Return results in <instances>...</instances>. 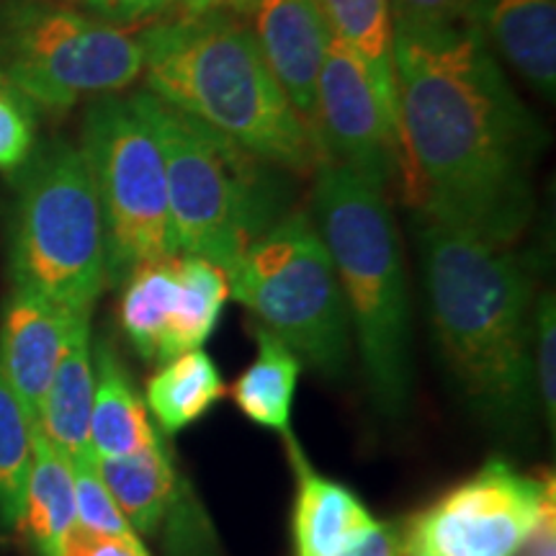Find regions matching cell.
Listing matches in <instances>:
<instances>
[{"mask_svg":"<svg viewBox=\"0 0 556 556\" xmlns=\"http://www.w3.org/2000/svg\"><path fill=\"white\" fill-rule=\"evenodd\" d=\"M394 78L407 206L510 248L533 214L544 124L467 21L394 26Z\"/></svg>","mask_w":556,"mask_h":556,"instance_id":"1","label":"cell"},{"mask_svg":"<svg viewBox=\"0 0 556 556\" xmlns=\"http://www.w3.org/2000/svg\"><path fill=\"white\" fill-rule=\"evenodd\" d=\"M430 328L467 405L510 435L531 433L533 278L528 263L469 229L413 219Z\"/></svg>","mask_w":556,"mask_h":556,"instance_id":"2","label":"cell"},{"mask_svg":"<svg viewBox=\"0 0 556 556\" xmlns=\"http://www.w3.org/2000/svg\"><path fill=\"white\" fill-rule=\"evenodd\" d=\"M144 90L283 173L312 176L317 137L263 60L245 16H165L137 31Z\"/></svg>","mask_w":556,"mask_h":556,"instance_id":"3","label":"cell"},{"mask_svg":"<svg viewBox=\"0 0 556 556\" xmlns=\"http://www.w3.org/2000/svg\"><path fill=\"white\" fill-rule=\"evenodd\" d=\"M312 212L343 289L351 330L377 409L400 417L413 389V325L405 255L384 189L356 170L323 160Z\"/></svg>","mask_w":556,"mask_h":556,"instance_id":"4","label":"cell"},{"mask_svg":"<svg viewBox=\"0 0 556 556\" xmlns=\"http://www.w3.org/2000/svg\"><path fill=\"white\" fill-rule=\"evenodd\" d=\"M129 101L160 144L178 255H197L229 276L248 248L291 212L283 170L150 90H135Z\"/></svg>","mask_w":556,"mask_h":556,"instance_id":"5","label":"cell"},{"mask_svg":"<svg viewBox=\"0 0 556 556\" xmlns=\"http://www.w3.org/2000/svg\"><path fill=\"white\" fill-rule=\"evenodd\" d=\"M11 180L5 240L11 287L93 315L106 289V245L99 197L80 148L47 139Z\"/></svg>","mask_w":556,"mask_h":556,"instance_id":"6","label":"cell"},{"mask_svg":"<svg viewBox=\"0 0 556 556\" xmlns=\"http://www.w3.org/2000/svg\"><path fill=\"white\" fill-rule=\"evenodd\" d=\"M229 296L283 340L302 364L343 377L351 361V317L338 270L309 212L291 208L261 235L227 276Z\"/></svg>","mask_w":556,"mask_h":556,"instance_id":"7","label":"cell"},{"mask_svg":"<svg viewBox=\"0 0 556 556\" xmlns=\"http://www.w3.org/2000/svg\"><path fill=\"white\" fill-rule=\"evenodd\" d=\"M137 31L47 0L0 3V80L34 109L70 111L142 78Z\"/></svg>","mask_w":556,"mask_h":556,"instance_id":"8","label":"cell"},{"mask_svg":"<svg viewBox=\"0 0 556 556\" xmlns=\"http://www.w3.org/2000/svg\"><path fill=\"white\" fill-rule=\"evenodd\" d=\"M80 152L101 206L106 287H122L144 263L176 258L163 155L155 131L129 96L90 99Z\"/></svg>","mask_w":556,"mask_h":556,"instance_id":"9","label":"cell"},{"mask_svg":"<svg viewBox=\"0 0 556 556\" xmlns=\"http://www.w3.org/2000/svg\"><path fill=\"white\" fill-rule=\"evenodd\" d=\"M552 497V477L533 479L492 458L409 520L402 556H516Z\"/></svg>","mask_w":556,"mask_h":556,"instance_id":"10","label":"cell"},{"mask_svg":"<svg viewBox=\"0 0 556 556\" xmlns=\"http://www.w3.org/2000/svg\"><path fill=\"white\" fill-rule=\"evenodd\" d=\"M315 135L325 160L387 189L400 176L397 122L366 67L332 37L317 78Z\"/></svg>","mask_w":556,"mask_h":556,"instance_id":"11","label":"cell"},{"mask_svg":"<svg viewBox=\"0 0 556 556\" xmlns=\"http://www.w3.org/2000/svg\"><path fill=\"white\" fill-rule=\"evenodd\" d=\"M248 18L268 70L315 135L317 78L332 41L317 0H253Z\"/></svg>","mask_w":556,"mask_h":556,"instance_id":"12","label":"cell"},{"mask_svg":"<svg viewBox=\"0 0 556 556\" xmlns=\"http://www.w3.org/2000/svg\"><path fill=\"white\" fill-rule=\"evenodd\" d=\"M78 315L50 302L37 291L11 287L0 309V366L13 392L37 426L41 402L65 351L67 336Z\"/></svg>","mask_w":556,"mask_h":556,"instance_id":"13","label":"cell"},{"mask_svg":"<svg viewBox=\"0 0 556 556\" xmlns=\"http://www.w3.org/2000/svg\"><path fill=\"white\" fill-rule=\"evenodd\" d=\"M464 21L497 60L552 101L556 93V0H475Z\"/></svg>","mask_w":556,"mask_h":556,"instance_id":"14","label":"cell"},{"mask_svg":"<svg viewBox=\"0 0 556 556\" xmlns=\"http://www.w3.org/2000/svg\"><path fill=\"white\" fill-rule=\"evenodd\" d=\"M99 475L139 536L155 539L191 503L163 441L131 456H96Z\"/></svg>","mask_w":556,"mask_h":556,"instance_id":"15","label":"cell"},{"mask_svg":"<svg viewBox=\"0 0 556 556\" xmlns=\"http://www.w3.org/2000/svg\"><path fill=\"white\" fill-rule=\"evenodd\" d=\"M287 438L299 482L294 507L296 556H338L348 544L371 531L379 520L348 486L317 475L302 456L294 438Z\"/></svg>","mask_w":556,"mask_h":556,"instance_id":"16","label":"cell"},{"mask_svg":"<svg viewBox=\"0 0 556 556\" xmlns=\"http://www.w3.org/2000/svg\"><path fill=\"white\" fill-rule=\"evenodd\" d=\"M96 392L90 409V448L96 456H131L160 441L144 397L109 338L93 340Z\"/></svg>","mask_w":556,"mask_h":556,"instance_id":"17","label":"cell"},{"mask_svg":"<svg viewBox=\"0 0 556 556\" xmlns=\"http://www.w3.org/2000/svg\"><path fill=\"white\" fill-rule=\"evenodd\" d=\"M96 368L90 315H78L70 330L65 351L41 402L37 428L67 458L88 454L90 409H93Z\"/></svg>","mask_w":556,"mask_h":556,"instance_id":"18","label":"cell"},{"mask_svg":"<svg viewBox=\"0 0 556 556\" xmlns=\"http://www.w3.org/2000/svg\"><path fill=\"white\" fill-rule=\"evenodd\" d=\"M75 528V479L70 458L34 426L31 469L16 531L37 556H60Z\"/></svg>","mask_w":556,"mask_h":556,"instance_id":"19","label":"cell"},{"mask_svg":"<svg viewBox=\"0 0 556 556\" xmlns=\"http://www.w3.org/2000/svg\"><path fill=\"white\" fill-rule=\"evenodd\" d=\"M317 5L332 37L361 60L389 114L397 122L392 0H317Z\"/></svg>","mask_w":556,"mask_h":556,"instance_id":"20","label":"cell"},{"mask_svg":"<svg viewBox=\"0 0 556 556\" xmlns=\"http://www.w3.org/2000/svg\"><path fill=\"white\" fill-rule=\"evenodd\" d=\"M225 397V381L206 351H186L165 361L144 387V405L163 433L176 435Z\"/></svg>","mask_w":556,"mask_h":556,"instance_id":"21","label":"cell"},{"mask_svg":"<svg viewBox=\"0 0 556 556\" xmlns=\"http://www.w3.org/2000/svg\"><path fill=\"white\" fill-rule=\"evenodd\" d=\"M255 343H258V356L235 381L232 400L253 422L291 435V405H294L302 361L283 340L261 325L255 328Z\"/></svg>","mask_w":556,"mask_h":556,"instance_id":"22","label":"cell"},{"mask_svg":"<svg viewBox=\"0 0 556 556\" xmlns=\"http://www.w3.org/2000/svg\"><path fill=\"white\" fill-rule=\"evenodd\" d=\"M122 289L119 325L124 336L144 361H157L160 345L168 336L178 309V255L168 261L144 263L131 270Z\"/></svg>","mask_w":556,"mask_h":556,"instance_id":"23","label":"cell"},{"mask_svg":"<svg viewBox=\"0 0 556 556\" xmlns=\"http://www.w3.org/2000/svg\"><path fill=\"white\" fill-rule=\"evenodd\" d=\"M180 296L168 336L160 345L157 361H170L186 351H197L217 328L229 299L225 270L197 255H178Z\"/></svg>","mask_w":556,"mask_h":556,"instance_id":"24","label":"cell"},{"mask_svg":"<svg viewBox=\"0 0 556 556\" xmlns=\"http://www.w3.org/2000/svg\"><path fill=\"white\" fill-rule=\"evenodd\" d=\"M34 426L0 366V531H16L31 469Z\"/></svg>","mask_w":556,"mask_h":556,"instance_id":"25","label":"cell"},{"mask_svg":"<svg viewBox=\"0 0 556 556\" xmlns=\"http://www.w3.org/2000/svg\"><path fill=\"white\" fill-rule=\"evenodd\" d=\"M70 467L75 479V526L99 536L131 541V544L142 541L124 518L116 500L111 497L109 486L103 484L93 451L70 458Z\"/></svg>","mask_w":556,"mask_h":556,"instance_id":"26","label":"cell"},{"mask_svg":"<svg viewBox=\"0 0 556 556\" xmlns=\"http://www.w3.org/2000/svg\"><path fill=\"white\" fill-rule=\"evenodd\" d=\"M37 109L16 88L0 80V173L13 178L37 148Z\"/></svg>","mask_w":556,"mask_h":556,"instance_id":"27","label":"cell"},{"mask_svg":"<svg viewBox=\"0 0 556 556\" xmlns=\"http://www.w3.org/2000/svg\"><path fill=\"white\" fill-rule=\"evenodd\" d=\"M533 381L539 400L548 417V428L556 426V304L554 291H544L533 304Z\"/></svg>","mask_w":556,"mask_h":556,"instance_id":"28","label":"cell"},{"mask_svg":"<svg viewBox=\"0 0 556 556\" xmlns=\"http://www.w3.org/2000/svg\"><path fill=\"white\" fill-rule=\"evenodd\" d=\"M471 3L475 0H392V21L405 29L462 24Z\"/></svg>","mask_w":556,"mask_h":556,"instance_id":"29","label":"cell"},{"mask_svg":"<svg viewBox=\"0 0 556 556\" xmlns=\"http://www.w3.org/2000/svg\"><path fill=\"white\" fill-rule=\"evenodd\" d=\"M90 16L119 26V29H135L139 24L165 18L176 11V0H83Z\"/></svg>","mask_w":556,"mask_h":556,"instance_id":"30","label":"cell"},{"mask_svg":"<svg viewBox=\"0 0 556 556\" xmlns=\"http://www.w3.org/2000/svg\"><path fill=\"white\" fill-rule=\"evenodd\" d=\"M60 556H150V552L142 541L131 544V541L99 536V533L83 531L75 526L67 533Z\"/></svg>","mask_w":556,"mask_h":556,"instance_id":"31","label":"cell"},{"mask_svg":"<svg viewBox=\"0 0 556 556\" xmlns=\"http://www.w3.org/2000/svg\"><path fill=\"white\" fill-rule=\"evenodd\" d=\"M338 556H402V528L377 523L371 531L348 544Z\"/></svg>","mask_w":556,"mask_h":556,"instance_id":"32","label":"cell"},{"mask_svg":"<svg viewBox=\"0 0 556 556\" xmlns=\"http://www.w3.org/2000/svg\"><path fill=\"white\" fill-rule=\"evenodd\" d=\"M253 9V0H176V13L180 16H212V13H229L245 16Z\"/></svg>","mask_w":556,"mask_h":556,"instance_id":"33","label":"cell"}]
</instances>
